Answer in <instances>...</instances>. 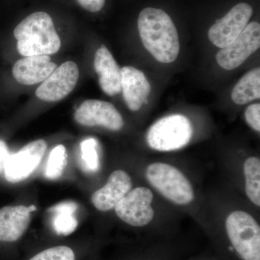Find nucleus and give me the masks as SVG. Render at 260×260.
<instances>
[{
  "instance_id": "obj_1",
  "label": "nucleus",
  "mask_w": 260,
  "mask_h": 260,
  "mask_svg": "<svg viewBox=\"0 0 260 260\" xmlns=\"http://www.w3.org/2000/svg\"><path fill=\"white\" fill-rule=\"evenodd\" d=\"M224 260H260V226L247 212L228 214L223 228L211 237Z\"/></svg>"
},
{
  "instance_id": "obj_2",
  "label": "nucleus",
  "mask_w": 260,
  "mask_h": 260,
  "mask_svg": "<svg viewBox=\"0 0 260 260\" xmlns=\"http://www.w3.org/2000/svg\"><path fill=\"white\" fill-rule=\"evenodd\" d=\"M138 26L143 45L156 60L167 64L177 59L180 49L179 36L166 12L145 8L140 12Z\"/></svg>"
},
{
  "instance_id": "obj_3",
  "label": "nucleus",
  "mask_w": 260,
  "mask_h": 260,
  "mask_svg": "<svg viewBox=\"0 0 260 260\" xmlns=\"http://www.w3.org/2000/svg\"><path fill=\"white\" fill-rule=\"evenodd\" d=\"M13 34L22 56H49L60 49V38L52 18L45 12L29 15L17 25Z\"/></svg>"
},
{
  "instance_id": "obj_4",
  "label": "nucleus",
  "mask_w": 260,
  "mask_h": 260,
  "mask_svg": "<svg viewBox=\"0 0 260 260\" xmlns=\"http://www.w3.org/2000/svg\"><path fill=\"white\" fill-rule=\"evenodd\" d=\"M145 177L155 190L177 206H189L194 202V187L184 173L172 164L155 162L145 169Z\"/></svg>"
},
{
  "instance_id": "obj_5",
  "label": "nucleus",
  "mask_w": 260,
  "mask_h": 260,
  "mask_svg": "<svg viewBox=\"0 0 260 260\" xmlns=\"http://www.w3.org/2000/svg\"><path fill=\"white\" fill-rule=\"evenodd\" d=\"M190 121L181 114L164 116L149 128L147 144L159 152H172L184 148L192 138Z\"/></svg>"
},
{
  "instance_id": "obj_6",
  "label": "nucleus",
  "mask_w": 260,
  "mask_h": 260,
  "mask_svg": "<svg viewBox=\"0 0 260 260\" xmlns=\"http://www.w3.org/2000/svg\"><path fill=\"white\" fill-rule=\"evenodd\" d=\"M153 191L145 186L132 189L114 208L118 218L133 227L150 225L155 215Z\"/></svg>"
},
{
  "instance_id": "obj_7",
  "label": "nucleus",
  "mask_w": 260,
  "mask_h": 260,
  "mask_svg": "<svg viewBox=\"0 0 260 260\" xmlns=\"http://www.w3.org/2000/svg\"><path fill=\"white\" fill-rule=\"evenodd\" d=\"M259 46V23L251 22L232 44L218 51L216 55L217 62L223 69H236L254 54Z\"/></svg>"
},
{
  "instance_id": "obj_8",
  "label": "nucleus",
  "mask_w": 260,
  "mask_h": 260,
  "mask_svg": "<svg viewBox=\"0 0 260 260\" xmlns=\"http://www.w3.org/2000/svg\"><path fill=\"white\" fill-rule=\"evenodd\" d=\"M253 10L246 3H239L209 29L208 37L217 47L223 49L232 44L244 30L252 16Z\"/></svg>"
},
{
  "instance_id": "obj_9",
  "label": "nucleus",
  "mask_w": 260,
  "mask_h": 260,
  "mask_svg": "<svg viewBox=\"0 0 260 260\" xmlns=\"http://www.w3.org/2000/svg\"><path fill=\"white\" fill-rule=\"evenodd\" d=\"M79 76V68L76 63L66 61L57 67L43 82L36 91V95L44 102H59L73 92Z\"/></svg>"
},
{
  "instance_id": "obj_10",
  "label": "nucleus",
  "mask_w": 260,
  "mask_h": 260,
  "mask_svg": "<svg viewBox=\"0 0 260 260\" xmlns=\"http://www.w3.org/2000/svg\"><path fill=\"white\" fill-rule=\"evenodd\" d=\"M75 121L80 125L102 126L112 131H119L124 122L120 113L111 103L104 101H85L75 110Z\"/></svg>"
},
{
  "instance_id": "obj_11",
  "label": "nucleus",
  "mask_w": 260,
  "mask_h": 260,
  "mask_svg": "<svg viewBox=\"0 0 260 260\" xmlns=\"http://www.w3.org/2000/svg\"><path fill=\"white\" fill-rule=\"evenodd\" d=\"M47 148L45 140H37L25 145L18 153L10 154L4 170L6 180L18 183L30 177L42 161Z\"/></svg>"
},
{
  "instance_id": "obj_12",
  "label": "nucleus",
  "mask_w": 260,
  "mask_h": 260,
  "mask_svg": "<svg viewBox=\"0 0 260 260\" xmlns=\"http://www.w3.org/2000/svg\"><path fill=\"white\" fill-rule=\"evenodd\" d=\"M132 189L133 181L129 174L125 171L118 169L110 174L105 185L92 194V204L99 211L114 210Z\"/></svg>"
},
{
  "instance_id": "obj_13",
  "label": "nucleus",
  "mask_w": 260,
  "mask_h": 260,
  "mask_svg": "<svg viewBox=\"0 0 260 260\" xmlns=\"http://www.w3.org/2000/svg\"><path fill=\"white\" fill-rule=\"evenodd\" d=\"M34 206L15 205L0 209V242H15L19 240L30 225Z\"/></svg>"
},
{
  "instance_id": "obj_14",
  "label": "nucleus",
  "mask_w": 260,
  "mask_h": 260,
  "mask_svg": "<svg viewBox=\"0 0 260 260\" xmlns=\"http://www.w3.org/2000/svg\"><path fill=\"white\" fill-rule=\"evenodd\" d=\"M56 68L49 55L25 56L16 61L13 75L21 85H32L44 82Z\"/></svg>"
},
{
  "instance_id": "obj_15",
  "label": "nucleus",
  "mask_w": 260,
  "mask_h": 260,
  "mask_svg": "<svg viewBox=\"0 0 260 260\" xmlns=\"http://www.w3.org/2000/svg\"><path fill=\"white\" fill-rule=\"evenodd\" d=\"M121 91L124 102L129 110L139 111L151 90L150 83L143 72L133 68L124 67L121 69Z\"/></svg>"
},
{
  "instance_id": "obj_16",
  "label": "nucleus",
  "mask_w": 260,
  "mask_h": 260,
  "mask_svg": "<svg viewBox=\"0 0 260 260\" xmlns=\"http://www.w3.org/2000/svg\"><path fill=\"white\" fill-rule=\"evenodd\" d=\"M94 68L99 76L103 91L114 96L121 91V73L114 56L104 45L98 49L94 59Z\"/></svg>"
},
{
  "instance_id": "obj_17",
  "label": "nucleus",
  "mask_w": 260,
  "mask_h": 260,
  "mask_svg": "<svg viewBox=\"0 0 260 260\" xmlns=\"http://www.w3.org/2000/svg\"><path fill=\"white\" fill-rule=\"evenodd\" d=\"M260 98L259 68L248 72L234 86L232 93L233 102L244 105Z\"/></svg>"
},
{
  "instance_id": "obj_18",
  "label": "nucleus",
  "mask_w": 260,
  "mask_h": 260,
  "mask_svg": "<svg viewBox=\"0 0 260 260\" xmlns=\"http://www.w3.org/2000/svg\"><path fill=\"white\" fill-rule=\"evenodd\" d=\"M77 205L73 202H66L51 208L53 214V227L56 234L68 236L78 228V219L75 216Z\"/></svg>"
},
{
  "instance_id": "obj_19",
  "label": "nucleus",
  "mask_w": 260,
  "mask_h": 260,
  "mask_svg": "<svg viewBox=\"0 0 260 260\" xmlns=\"http://www.w3.org/2000/svg\"><path fill=\"white\" fill-rule=\"evenodd\" d=\"M246 197L256 207H260V160L256 156L246 159L243 165Z\"/></svg>"
},
{
  "instance_id": "obj_20",
  "label": "nucleus",
  "mask_w": 260,
  "mask_h": 260,
  "mask_svg": "<svg viewBox=\"0 0 260 260\" xmlns=\"http://www.w3.org/2000/svg\"><path fill=\"white\" fill-rule=\"evenodd\" d=\"M180 248L173 244H157L147 246L136 259L133 260H178L181 255Z\"/></svg>"
},
{
  "instance_id": "obj_21",
  "label": "nucleus",
  "mask_w": 260,
  "mask_h": 260,
  "mask_svg": "<svg viewBox=\"0 0 260 260\" xmlns=\"http://www.w3.org/2000/svg\"><path fill=\"white\" fill-rule=\"evenodd\" d=\"M68 164V153L64 145H59L52 149L48 159L45 176L50 180L61 177Z\"/></svg>"
},
{
  "instance_id": "obj_22",
  "label": "nucleus",
  "mask_w": 260,
  "mask_h": 260,
  "mask_svg": "<svg viewBox=\"0 0 260 260\" xmlns=\"http://www.w3.org/2000/svg\"><path fill=\"white\" fill-rule=\"evenodd\" d=\"M98 143L94 138H88L80 143V153L84 167L90 172L99 169V157L97 150Z\"/></svg>"
},
{
  "instance_id": "obj_23",
  "label": "nucleus",
  "mask_w": 260,
  "mask_h": 260,
  "mask_svg": "<svg viewBox=\"0 0 260 260\" xmlns=\"http://www.w3.org/2000/svg\"><path fill=\"white\" fill-rule=\"evenodd\" d=\"M29 260H75V254L69 246H56L38 253Z\"/></svg>"
},
{
  "instance_id": "obj_24",
  "label": "nucleus",
  "mask_w": 260,
  "mask_h": 260,
  "mask_svg": "<svg viewBox=\"0 0 260 260\" xmlns=\"http://www.w3.org/2000/svg\"><path fill=\"white\" fill-rule=\"evenodd\" d=\"M245 119L246 123L251 129L259 133L260 132V104H251L246 109Z\"/></svg>"
},
{
  "instance_id": "obj_25",
  "label": "nucleus",
  "mask_w": 260,
  "mask_h": 260,
  "mask_svg": "<svg viewBox=\"0 0 260 260\" xmlns=\"http://www.w3.org/2000/svg\"><path fill=\"white\" fill-rule=\"evenodd\" d=\"M80 6L90 13H97L104 8L106 0H77Z\"/></svg>"
},
{
  "instance_id": "obj_26",
  "label": "nucleus",
  "mask_w": 260,
  "mask_h": 260,
  "mask_svg": "<svg viewBox=\"0 0 260 260\" xmlns=\"http://www.w3.org/2000/svg\"><path fill=\"white\" fill-rule=\"evenodd\" d=\"M10 153L4 140L0 139V174L4 172L5 166L9 158Z\"/></svg>"
},
{
  "instance_id": "obj_27",
  "label": "nucleus",
  "mask_w": 260,
  "mask_h": 260,
  "mask_svg": "<svg viewBox=\"0 0 260 260\" xmlns=\"http://www.w3.org/2000/svg\"><path fill=\"white\" fill-rule=\"evenodd\" d=\"M191 260H220L218 259H215V258H195V259H191Z\"/></svg>"
}]
</instances>
